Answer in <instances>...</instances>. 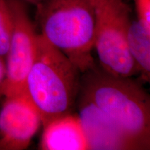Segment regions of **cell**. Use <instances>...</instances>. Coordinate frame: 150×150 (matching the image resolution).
<instances>
[{
	"mask_svg": "<svg viewBox=\"0 0 150 150\" xmlns=\"http://www.w3.org/2000/svg\"><path fill=\"white\" fill-rule=\"evenodd\" d=\"M127 44L130 54L140 74V81L149 82L150 79V33L138 22H132L127 34Z\"/></svg>",
	"mask_w": 150,
	"mask_h": 150,
	"instance_id": "9c48e42d",
	"label": "cell"
},
{
	"mask_svg": "<svg viewBox=\"0 0 150 150\" xmlns=\"http://www.w3.org/2000/svg\"><path fill=\"white\" fill-rule=\"evenodd\" d=\"M13 29L6 56V76L4 97L26 93V79L34 58L38 33L23 1L7 0Z\"/></svg>",
	"mask_w": 150,
	"mask_h": 150,
	"instance_id": "5b68a950",
	"label": "cell"
},
{
	"mask_svg": "<svg viewBox=\"0 0 150 150\" xmlns=\"http://www.w3.org/2000/svg\"><path fill=\"white\" fill-rule=\"evenodd\" d=\"M41 33L63 53L81 74L96 66L93 0H42L36 5Z\"/></svg>",
	"mask_w": 150,
	"mask_h": 150,
	"instance_id": "3957f363",
	"label": "cell"
},
{
	"mask_svg": "<svg viewBox=\"0 0 150 150\" xmlns=\"http://www.w3.org/2000/svg\"><path fill=\"white\" fill-rule=\"evenodd\" d=\"M20 1H23L24 3H29V4H31L36 6L39 3H40L42 0H20Z\"/></svg>",
	"mask_w": 150,
	"mask_h": 150,
	"instance_id": "4fadbf2b",
	"label": "cell"
},
{
	"mask_svg": "<svg viewBox=\"0 0 150 150\" xmlns=\"http://www.w3.org/2000/svg\"><path fill=\"white\" fill-rule=\"evenodd\" d=\"M81 73L64 54L40 33L27 79L26 93L38 110L43 127L72 113L81 88Z\"/></svg>",
	"mask_w": 150,
	"mask_h": 150,
	"instance_id": "7a4b0ae2",
	"label": "cell"
},
{
	"mask_svg": "<svg viewBox=\"0 0 150 150\" xmlns=\"http://www.w3.org/2000/svg\"><path fill=\"white\" fill-rule=\"evenodd\" d=\"M13 22L7 0H0V55L5 59L8 52Z\"/></svg>",
	"mask_w": 150,
	"mask_h": 150,
	"instance_id": "30bf717a",
	"label": "cell"
},
{
	"mask_svg": "<svg viewBox=\"0 0 150 150\" xmlns=\"http://www.w3.org/2000/svg\"><path fill=\"white\" fill-rule=\"evenodd\" d=\"M81 75L79 95L123 129L140 150L150 147V97L142 81L112 75L95 66Z\"/></svg>",
	"mask_w": 150,
	"mask_h": 150,
	"instance_id": "6da1fadb",
	"label": "cell"
},
{
	"mask_svg": "<svg viewBox=\"0 0 150 150\" xmlns=\"http://www.w3.org/2000/svg\"><path fill=\"white\" fill-rule=\"evenodd\" d=\"M95 24L94 48L101 68L112 75L132 77L138 74L127 44L131 11L122 0H93Z\"/></svg>",
	"mask_w": 150,
	"mask_h": 150,
	"instance_id": "277c9868",
	"label": "cell"
},
{
	"mask_svg": "<svg viewBox=\"0 0 150 150\" xmlns=\"http://www.w3.org/2000/svg\"><path fill=\"white\" fill-rule=\"evenodd\" d=\"M140 25L150 33V0H134Z\"/></svg>",
	"mask_w": 150,
	"mask_h": 150,
	"instance_id": "8fae6325",
	"label": "cell"
},
{
	"mask_svg": "<svg viewBox=\"0 0 150 150\" xmlns=\"http://www.w3.org/2000/svg\"><path fill=\"white\" fill-rule=\"evenodd\" d=\"M41 125L38 110L27 93L4 97L0 109V150L27 149Z\"/></svg>",
	"mask_w": 150,
	"mask_h": 150,
	"instance_id": "8992f818",
	"label": "cell"
},
{
	"mask_svg": "<svg viewBox=\"0 0 150 150\" xmlns=\"http://www.w3.org/2000/svg\"><path fill=\"white\" fill-rule=\"evenodd\" d=\"M76 103L88 149L140 150L123 129L91 101L79 94Z\"/></svg>",
	"mask_w": 150,
	"mask_h": 150,
	"instance_id": "52a82bcc",
	"label": "cell"
},
{
	"mask_svg": "<svg viewBox=\"0 0 150 150\" xmlns=\"http://www.w3.org/2000/svg\"><path fill=\"white\" fill-rule=\"evenodd\" d=\"M40 149H88L78 115L67 114L43 127Z\"/></svg>",
	"mask_w": 150,
	"mask_h": 150,
	"instance_id": "ba28073f",
	"label": "cell"
},
{
	"mask_svg": "<svg viewBox=\"0 0 150 150\" xmlns=\"http://www.w3.org/2000/svg\"><path fill=\"white\" fill-rule=\"evenodd\" d=\"M6 76V67L5 59L0 55V99L4 97V86Z\"/></svg>",
	"mask_w": 150,
	"mask_h": 150,
	"instance_id": "7c38bea8",
	"label": "cell"
}]
</instances>
